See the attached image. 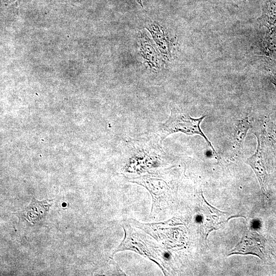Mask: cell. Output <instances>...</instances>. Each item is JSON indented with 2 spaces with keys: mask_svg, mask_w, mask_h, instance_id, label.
<instances>
[{
  "mask_svg": "<svg viewBox=\"0 0 276 276\" xmlns=\"http://www.w3.org/2000/svg\"><path fill=\"white\" fill-rule=\"evenodd\" d=\"M206 116L199 118H193L188 113L176 108L172 109L169 119L161 127L162 139H164L170 134L177 132H183L188 135L198 134L206 141L212 151L217 155L211 142L204 135L200 128V124Z\"/></svg>",
  "mask_w": 276,
  "mask_h": 276,
  "instance_id": "cell-1",
  "label": "cell"
},
{
  "mask_svg": "<svg viewBox=\"0 0 276 276\" xmlns=\"http://www.w3.org/2000/svg\"><path fill=\"white\" fill-rule=\"evenodd\" d=\"M258 21L265 53L276 59V0H263Z\"/></svg>",
  "mask_w": 276,
  "mask_h": 276,
  "instance_id": "cell-2",
  "label": "cell"
},
{
  "mask_svg": "<svg viewBox=\"0 0 276 276\" xmlns=\"http://www.w3.org/2000/svg\"><path fill=\"white\" fill-rule=\"evenodd\" d=\"M51 200L46 199L39 201L32 197L30 203L23 210L16 214L21 219H24L32 224H35L42 219L49 210Z\"/></svg>",
  "mask_w": 276,
  "mask_h": 276,
  "instance_id": "cell-3",
  "label": "cell"
},
{
  "mask_svg": "<svg viewBox=\"0 0 276 276\" xmlns=\"http://www.w3.org/2000/svg\"><path fill=\"white\" fill-rule=\"evenodd\" d=\"M257 139L258 144L256 150L254 154L247 159L246 163L252 168L256 174L262 191L266 192L267 174L264 164L261 142L258 137L257 136Z\"/></svg>",
  "mask_w": 276,
  "mask_h": 276,
  "instance_id": "cell-4",
  "label": "cell"
},
{
  "mask_svg": "<svg viewBox=\"0 0 276 276\" xmlns=\"http://www.w3.org/2000/svg\"><path fill=\"white\" fill-rule=\"evenodd\" d=\"M260 237L257 233L249 232L244 235L241 242L233 250L232 253L255 254L261 258L263 254L261 250L262 241Z\"/></svg>",
  "mask_w": 276,
  "mask_h": 276,
  "instance_id": "cell-5",
  "label": "cell"
},
{
  "mask_svg": "<svg viewBox=\"0 0 276 276\" xmlns=\"http://www.w3.org/2000/svg\"><path fill=\"white\" fill-rule=\"evenodd\" d=\"M250 124L247 118L240 120L234 131L232 145V154L238 155L241 151Z\"/></svg>",
  "mask_w": 276,
  "mask_h": 276,
  "instance_id": "cell-6",
  "label": "cell"
},
{
  "mask_svg": "<svg viewBox=\"0 0 276 276\" xmlns=\"http://www.w3.org/2000/svg\"><path fill=\"white\" fill-rule=\"evenodd\" d=\"M270 81L271 83L274 85L276 88V73H274L272 74L271 77Z\"/></svg>",
  "mask_w": 276,
  "mask_h": 276,
  "instance_id": "cell-7",
  "label": "cell"
},
{
  "mask_svg": "<svg viewBox=\"0 0 276 276\" xmlns=\"http://www.w3.org/2000/svg\"><path fill=\"white\" fill-rule=\"evenodd\" d=\"M139 4L141 5L142 8H143L142 0H136Z\"/></svg>",
  "mask_w": 276,
  "mask_h": 276,
  "instance_id": "cell-8",
  "label": "cell"
}]
</instances>
